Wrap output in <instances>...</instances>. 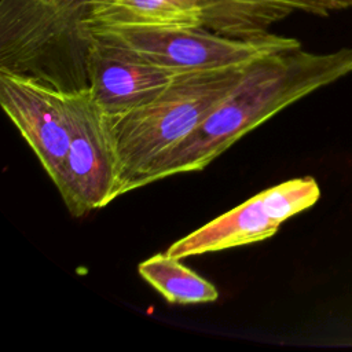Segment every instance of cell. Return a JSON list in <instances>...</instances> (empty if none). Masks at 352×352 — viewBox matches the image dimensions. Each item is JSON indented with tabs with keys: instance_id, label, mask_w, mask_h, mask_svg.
Instances as JSON below:
<instances>
[{
	"instance_id": "obj_1",
	"label": "cell",
	"mask_w": 352,
	"mask_h": 352,
	"mask_svg": "<svg viewBox=\"0 0 352 352\" xmlns=\"http://www.w3.org/2000/svg\"><path fill=\"white\" fill-rule=\"evenodd\" d=\"M352 73V47L314 54L301 47L252 60L239 84L184 140L162 154L139 187L201 170L238 139L308 94Z\"/></svg>"
},
{
	"instance_id": "obj_2",
	"label": "cell",
	"mask_w": 352,
	"mask_h": 352,
	"mask_svg": "<svg viewBox=\"0 0 352 352\" xmlns=\"http://www.w3.org/2000/svg\"><path fill=\"white\" fill-rule=\"evenodd\" d=\"M94 0H0V70L63 94L88 89Z\"/></svg>"
},
{
	"instance_id": "obj_3",
	"label": "cell",
	"mask_w": 352,
	"mask_h": 352,
	"mask_svg": "<svg viewBox=\"0 0 352 352\" xmlns=\"http://www.w3.org/2000/svg\"><path fill=\"white\" fill-rule=\"evenodd\" d=\"M249 63L182 73L150 103L114 117L104 114L117 158L113 199L139 188L150 166L184 140L230 95Z\"/></svg>"
},
{
	"instance_id": "obj_4",
	"label": "cell",
	"mask_w": 352,
	"mask_h": 352,
	"mask_svg": "<svg viewBox=\"0 0 352 352\" xmlns=\"http://www.w3.org/2000/svg\"><path fill=\"white\" fill-rule=\"evenodd\" d=\"M92 34L147 62L182 73L239 66L271 52L301 47L298 40L275 33L261 38L241 40L217 34L206 28L107 29Z\"/></svg>"
},
{
	"instance_id": "obj_5",
	"label": "cell",
	"mask_w": 352,
	"mask_h": 352,
	"mask_svg": "<svg viewBox=\"0 0 352 352\" xmlns=\"http://www.w3.org/2000/svg\"><path fill=\"white\" fill-rule=\"evenodd\" d=\"M70 143L58 191L74 217L113 201L117 158L107 117L88 89L65 94Z\"/></svg>"
},
{
	"instance_id": "obj_6",
	"label": "cell",
	"mask_w": 352,
	"mask_h": 352,
	"mask_svg": "<svg viewBox=\"0 0 352 352\" xmlns=\"http://www.w3.org/2000/svg\"><path fill=\"white\" fill-rule=\"evenodd\" d=\"M319 197V186L311 176L283 182L173 242L165 253L180 260L268 239L283 221L315 205Z\"/></svg>"
},
{
	"instance_id": "obj_7",
	"label": "cell",
	"mask_w": 352,
	"mask_h": 352,
	"mask_svg": "<svg viewBox=\"0 0 352 352\" xmlns=\"http://www.w3.org/2000/svg\"><path fill=\"white\" fill-rule=\"evenodd\" d=\"M0 104L58 187L70 143L65 94L37 80L0 70Z\"/></svg>"
},
{
	"instance_id": "obj_8",
	"label": "cell",
	"mask_w": 352,
	"mask_h": 352,
	"mask_svg": "<svg viewBox=\"0 0 352 352\" xmlns=\"http://www.w3.org/2000/svg\"><path fill=\"white\" fill-rule=\"evenodd\" d=\"M180 74L94 36L88 59V91L107 117L150 103Z\"/></svg>"
},
{
	"instance_id": "obj_9",
	"label": "cell",
	"mask_w": 352,
	"mask_h": 352,
	"mask_svg": "<svg viewBox=\"0 0 352 352\" xmlns=\"http://www.w3.org/2000/svg\"><path fill=\"white\" fill-rule=\"evenodd\" d=\"M204 28L231 38L254 40L294 11L327 16L352 8V0H204Z\"/></svg>"
},
{
	"instance_id": "obj_10",
	"label": "cell",
	"mask_w": 352,
	"mask_h": 352,
	"mask_svg": "<svg viewBox=\"0 0 352 352\" xmlns=\"http://www.w3.org/2000/svg\"><path fill=\"white\" fill-rule=\"evenodd\" d=\"M204 0H94L88 26L107 29L204 28Z\"/></svg>"
},
{
	"instance_id": "obj_11",
	"label": "cell",
	"mask_w": 352,
	"mask_h": 352,
	"mask_svg": "<svg viewBox=\"0 0 352 352\" xmlns=\"http://www.w3.org/2000/svg\"><path fill=\"white\" fill-rule=\"evenodd\" d=\"M138 271L147 283L173 304L212 302L219 297L217 289L210 282L166 253H157L142 261Z\"/></svg>"
}]
</instances>
